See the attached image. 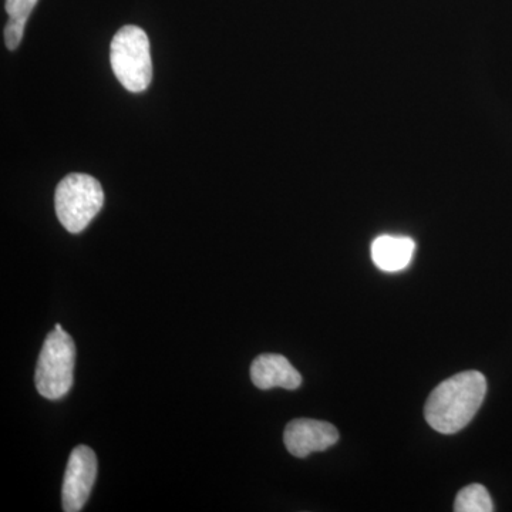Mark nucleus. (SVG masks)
Masks as SVG:
<instances>
[{
  "instance_id": "9b49d317",
  "label": "nucleus",
  "mask_w": 512,
  "mask_h": 512,
  "mask_svg": "<svg viewBox=\"0 0 512 512\" xmlns=\"http://www.w3.org/2000/svg\"><path fill=\"white\" fill-rule=\"evenodd\" d=\"M39 0H6V12L9 18L28 20Z\"/></svg>"
},
{
  "instance_id": "423d86ee",
  "label": "nucleus",
  "mask_w": 512,
  "mask_h": 512,
  "mask_svg": "<svg viewBox=\"0 0 512 512\" xmlns=\"http://www.w3.org/2000/svg\"><path fill=\"white\" fill-rule=\"evenodd\" d=\"M339 441V431L328 421L296 419L286 426L284 443L292 456L308 457L311 453L325 451Z\"/></svg>"
},
{
  "instance_id": "20e7f679",
  "label": "nucleus",
  "mask_w": 512,
  "mask_h": 512,
  "mask_svg": "<svg viewBox=\"0 0 512 512\" xmlns=\"http://www.w3.org/2000/svg\"><path fill=\"white\" fill-rule=\"evenodd\" d=\"M76 345L63 329H55L46 336L37 360L35 384L40 396L59 400L73 387Z\"/></svg>"
},
{
  "instance_id": "f03ea898",
  "label": "nucleus",
  "mask_w": 512,
  "mask_h": 512,
  "mask_svg": "<svg viewBox=\"0 0 512 512\" xmlns=\"http://www.w3.org/2000/svg\"><path fill=\"white\" fill-rule=\"evenodd\" d=\"M110 63L117 80L131 93H141L153 80L150 40L136 25L123 26L110 46Z\"/></svg>"
},
{
  "instance_id": "0eeeda50",
  "label": "nucleus",
  "mask_w": 512,
  "mask_h": 512,
  "mask_svg": "<svg viewBox=\"0 0 512 512\" xmlns=\"http://www.w3.org/2000/svg\"><path fill=\"white\" fill-rule=\"evenodd\" d=\"M251 380L258 389L269 390L282 387L296 390L301 387L302 376L285 356L265 353L256 357L251 365Z\"/></svg>"
},
{
  "instance_id": "9d476101",
  "label": "nucleus",
  "mask_w": 512,
  "mask_h": 512,
  "mask_svg": "<svg viewBox=\"0 0 512 512\" xmlns=\"http://www.w3.org/2000/svg\"><path fill=\"white\" fill-rule=\"evenodd\" d=\"M26 22L28 20L9 18L5 26V43L9 50L18 49L22 42L23 33H25Z\"/></svg>"
},
{
  "instance_id": "39448f33",
  "label": "nucleus",
  "mask_w": 512,
  "mask_h": 512,
  "mask_svg": "<svg viewBox=\"0 0 512 512\" xmlns=\"http://www.w3.org/2000/svg\"><path fill=\"white\" fill-rule=\"evenodd\" d=\"M97 478V457L92 448L77 446L73 448L64 473L62 487L63 511L79 512L83 510Z\"/></svg>"
},
{
  "instance_id": "7ed1b4c3",
  "label": "nucleus",
  "mask_w": 512,
  "mask_h": 512,
  "mask_svg": "<svg viewBox=\"0 0 512 512\" xmlns=\"http://www.w3.org/2000/svg\"><path fill=\"white\" fill-rule=\"evenodd\" d=\"M103 204V188L92 175L69 174L57 185L56 215L70 234H80L89 227Z\"/></svg>"
},
{
  "instance_id": "f257e3e1",
  "label": "nucleus",
  "mask_w": 512,
  "mask_h": 512,
  "mask_svg": "<svg viewBox=\"0 0 512 512\" xmlns=\"http://www.w3.org/2000/svg\"><path fill=\"white\" fill-rule=\"evenodd\" d=\"M487 394V380L477 370L458 373L431 392L424 416L431 429L456 434L474 419Z\"/></svg>"
},
{
  "instance_id": "1a4fd4ad",
  "label": "nucleus",
  "mask_w": 512,
  "mask_h": 512,
  "mask_svg": "<svg viewBox=\"0 0 512 512\" xmlns=\"http://www.w3.org/2000/svg\"><path fill=\"white\" fill-rule=\"evenodd\" d=\"M454 511L491 512L494 511V504L484 485L470 484L457 494Z\"/></svg>"
},
{
  "instance_id": "6e6552de",
  "label": "nucleus",
  "mask_w": 512,
  "mask_h": 512,
  "mask_svg": "<svg viewBox=\"0 0 512 512\" xmlns=\"http://www.w3.org/2000/svg\"><path fill=\"white\" fill-rule=\"evenodd\" d=\"M416 242L409 237L382 235L372 242L370 254L377 268L384 272H399L410 265Z\"/></svg>"
}]
</instances>
